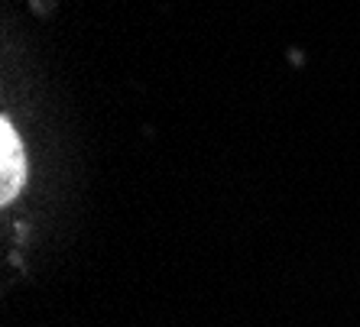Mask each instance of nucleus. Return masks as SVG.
<instances>
[{
    "label": "nucleus",
    "instance_id": "obj_1",
    "mask_svg": "<svg viewBox=\"0 0 360 327\" xmlns=\"http://www.w3.org/2000/svg\"><path fill=\"white\" fill-rule=\"evenodd\" d=\"M26 182V156L20 146V136L13 133V126L4 120L0 124V201L7 204L20 194Z\"/></svg>",
    "mask_w": 360,
    "mask_h": 327
}]
</instances>
